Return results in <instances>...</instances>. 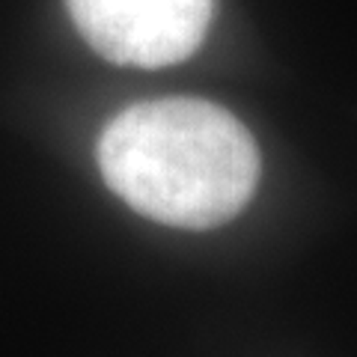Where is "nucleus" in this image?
<instances>
[{
  "label": "nucleus",
  "instance_id": "1",
  "mask_svg": "<svg viewBox=\"0 0 357 357\" xmlns=\"http://www.w3.org/2000/svg\"><path fill=\"white\" fill-rule=\"evenodd\" d=\"M98 167L134 211L178 229H211L248 206L259 149L220 105L158 98L110 119L98 140Z\"/></svg>",
  "mask_w": 357,
  "mask_h": 357
},
{
  "label": "nucleus",
  "instance_id": "2",
  "mask_svg": "<svg viewBox=\"0 0 357 357\" xmlns=\"http://www.w3.org/2000/svg\"><path fill=\"white\" fill-rule=\"evenodd\" d=\"M66 6L89 48L140 69L191 57L215 15V0H66Z\"/></svg>",
  "mask_w": 357,
  "mask_h": 357
}]
</instances>
